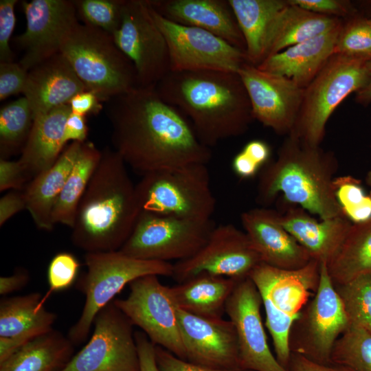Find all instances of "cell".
<instances>
[{"instance_id":"6da1fadb","label":"cell","mask_w":371,"mask_h":371,"mask_svg":"<svg viewBox=\"0 0 371 371\" xmlns=\"http://www.w3.org/2000/svg\"><path fill=\"white\" fill-rule=\"evenodd\" d=\"M156 87V86H155ZM155 87H137L105 103L113 149L142 176L193 164H207L210 148Z\"/></svg>"},{"instance_id":"7a4b0ae2","label":"cell","mask_w":371,"mask_h":371,"mask_svg":"<svg viewBox=\"0 0 371 371\" xmlns=\"http://www.w3.org/2000/svg\"><path fill=\"white\" fill-rule=\"evenodd\" d=\"M155 87L164 100L190 119L197 137L208 148L243 135L254 119L238 73L170 71Z\"/></svg>"},{"instance_id":"3957f363","label":"cell","mask_w":371,"mask_h":371,"mask_svg":"<svg viewBox=\"0 0 371 371\" xmlns=\"http://www.w3.org/2000/svg\"><path fill=\"white\" fill-rule=\"evenodd\" d=\"M140 212L126 164L105 147L79 203L71 241L86 253L120 250Z\"/></svg>"},{"instance_id":"277c9868","label":"cell","mask_w":371,"mask_h":371,"mask_svg":"<svg viewBox=\"0 0 371 371\" xmlns=\"http://www.w3.org/2000/svg\"><path fill=\"white\" fill-rule=\"evenodd\" d=\"M337 169L333 153L308 146L289 134L276 159L259 172L256 202L267 207L280 196L322 220L344 215L333 188Z\"/></svg>"},{"instance_id":"5b68a950","label":"cell","mask_w":371,"mask_h":371,"mask_svg":"<svg viewBox=\"0 0 371 371\" xmlns=\"http://www.w3.org/2000/svg\"><path fill=\"white\" fill-rule=\"evenodd\" d=\"M60 53L102 102L138 87L133 63L102 30L77 23L63 39Z\"/></svg>"},{"instance_id":"8992f818","label":"cell","mask_w":371,"mask_h":371,"mask_svg":"<svg viewBox=\"0 0 371 371\" xmlns=\"http://www.w3.org/2000/svg\"><path fill=\"white\" fill-rule=\"evenodd\" d=\"M320 265L312 259L300 269L288 270L261 262L249 276L262 300L265 324L272 338L276 357L287 370L291 356L289 332L313 292L317 290Z\"/></svg>"},{"instance_id":"52a82bcc","label":"cell","mask_w":371,"mask_h":371,"mask_svg":"<svg viewBox=\"0 0 371 371\" xmlns=\"http://www.w3.org/2000/svg\"><path fill=\"white\" fill-rule=\"evenodd\" d=\"M85 262L87 271L77 282L78 289L85 296V304L67 335L74 344L87 339L95 315L126 285L148 275L171 277L173 271L170 262L138 259L120 250L87 252Z\"/></svg>"},{"instance_id":"ba28073f","label":"cell","mask_w":371,"mask_h":371,"mask_svg":"<svg viewBox=\"0 0 371 371\" xmlns=\"http://www.w3.org/2000/svg\"><path fill=\"white\" fill-rule=\"evenodd\" d=\"M135 185L141 212L197 221L211 219L216 199L207 164L150 172Z\"/></svg>"},{"instance_id":"9c48e42d","label":"cell","mask_w":371,"mask_h":371,"mask_svg":"<svg viewBox=\"0 0 371 371\" xmlns=\"http://www.w3.org/2000/svg\"><path fill=\"white\" fill-rule=\"evenodd\" d=\"M367 62L341 54L333 55L304 89L300 109L289 134L308 146H319L333 111L364 84Z\"/></svg>"},{"instance_id":"30bf717a","label":"cell","mask_w":371,"mask_h":371,"mask_svg":"<svg viewBox=\"0 0 371 371\" xmlns=\"http://www.w3.org/2000/svg\"><path fill=\"white\" fill-rule=\"evenodd\" d=\"M215 226L212 218L197 221L141 212L120 251L142 260L181 261L205 244Z\"/></svg>"},{"instance_id":"8fae6325","label":"cell","mask_w":371,"mask_h":371,"mask_svg":"<svg viewBox=\"0 0 371 371\" xmlns=\"http://www.w3.org/2000/svg\"><path fill=\"white\" fill-rule=\"evenodd\" d=\"M350 322L332 280L326 262L320 265L317 291L293 322L289 335L291 353L314 362L331 363L335 344Z\"/></svg>"},{"instance_id":"7c38bea8","label":"cell","mask_w":371,"mask_h":371,"mask_svg":"<svg viewBox=\"0 0 371 371\" xmlns=\"http://www.w3.org/2000/svg\"><path fill=\"white\" fill-rule=\"evenodd\" d=\"M87 344L58 371H139L133 324L113 300L93 320Z\"/></svg>"},{"instance_id":"4fadbf2b","label":"cell","mask_w":371,"mask_h":371,"mask_svg":"<svg viewBox=\"0 0 371 371\" xmlns=\"http://www.w3.org/2000/svg\"><path fill=\"white\" fill-rule=\"evenodd\" d=\"M130 292L115 304L133 325L140 328L155 346L186 360L177 317V307L170 287L158 276L148 275L130 283Z\"/></svg>"},{"instance_id":"5bb4252c","label":"cell","mask_w":371,"mask_h":371,"mask_svg":"<svg viewBox=\"0 0 371 371\" xmlns=\"http://www.w3.org/2000/svg\"><path fill=\"white\" fill-rule=\"evenodd\" d=\"M112 35L133 63L139 87H155L170 71L166 40L146 0H125L120 26Z\"/></svg>"},{"instance_id":"9a60e30c","label":"cell","mask_w":371,"mask_h":371,"mask_svg":"<svg viewBox=\"0 0 371 371\" xmlns=\"http://www.w3.org/2000/svg\"><path fill=\"white\" fill-rule=\"evenodd\" d=\"M148 7L166 40L170 71L237 73L240 67L247 62L244 51L221 38L198 27L170 21Z\"/></svg>"},{"instance_id":"2e32d148","label":"cell","mask_w":371,"mask_h":371,"mask_svg":"<svg viewBox=\"0 0 371 371\" xmlns=\"http://www.w3.org/2000/svg\"><path fill=\"white\" fill-rule=\"evenodd\" d=\"M261 262L245 232L233 224H223L215 226L194 255L173 265L171 277L177 283L203 273L241 280L249 277Z\"/></svg>"},{"instance_id":"e0dca14e","label":"cell","mask_w":371,"mask_h":371,"mask_svg":"<svg viewBox=\"0 0 371 371\" xmlns=\"http://www.w3.org/2000/svg\"><path fill=\"white\" fill-rule=\"evenodd\" d=\"M237 73L247 93L253 118L277 134L288 135L295 124L304 89L248 62Z\"/></svg>"},{"instance_id":"ac0fdd59","label":"cell","mask_w":371,"mask_h":371,"mask_svg":"<svg viewBox=\"0 0 371 371\" xmlns=\"http://www.w3.org/2000/svg\"><path fill=\"white\" fill-rule=\"evenodd\" d=\"M21 4L26 28L14 41L25 52L19 63L28 71L60 53L63 39L78 21L73 1L32 0Z\"/></svg>"},{"instance_id":"d6986e66","label":"cell","mask_w":371,"mask_h":371,"mask_svg":"<svg viewBox=\"0 0 371 371\" xmlns=\"http://www.w3.org/2000/svg\"><path fill=\"white\" fill-rule=\"evenodd\" d=\"M262 300L249 277L239 280L230 295L225 313L234 324L243 370L289 371L271 352L263 326Z\"/></svg>"},{"instance_id":"ffe728a7","label":"cell","mask_w":371,"mask_h":371,"mask_svg":"<svg viewBox=\"0 0 371 371\" xmlns=\"http://www.w3.org/2000/svg\"><path fill=\"white\" fill-rule=\"evenodd\" d=\"M186 361L209 368L243 370L235 327L229 320L199 317L177 308Z\"/></svg>"},{"instance_id":"44dd1931","label":"cell","mask_w":371,"mask_h":371,"mask_svg":"<svg viewBox=\"0 0 371 371\" xmlns=\"http://www.w3.org/2000/svg\"><path fill=\"white\" fill-rule=\"evenodd\" d=\"M240 221L262 262L293 270L311 260L308 251L284 227L277 210L256 207L243 212Z\"/></svg>"},{"instance_id":"7402d4cb","label":"cell","mask_w":371,"mask_h":371,"mask_svg":"<svg viewBox=\"0 0 371 371\" xmlns=\"http://www.w3.org/2000/svg\"><path fill=\"white\" fill-rule=\"evenodd\" d=\"M166 19L198 27L245 53V42L228 0H146Z\"/></svg>"},{"instance_id":"603a6c76","label":"cell","mask_w":371,"mask_h":371,"mask_svg":"<svg viewBox=\"0 0 371 371\" xmlns=\"http://www.w3.org/2000/svg\"><path fill=\"white\" fill-rule=\"evenodd\" d=\"M284 227L305 248L313 260L328 263L344 240L352 222L344 215L317 221L302 207L278 198Z\"/></svg>"},{"instance_id":"cb8c5ba5","label":"cell","mask_w":371,"mask_h":371,"mask_svg":"<svg viewBox=\"0 0 371 371\" xmlns=\"http://www.w3.org/2000/svg\"><path fill=\"white\" fill-rule=\"evenodd\" d=\"M85 90L69 61L58 53L28 71L23 94L34 120L56 107L69 104L75 95Z\"/></svg>"},{"instance_id":"d4e9b609","label":"cell","mask_w":371,"mask_h":371,"mask_svg":"<svg viewBox=\"0 0 371 371\" xmlns=\"http://www.w3.org/2000/svg\"><path fill=\"white\" fill-rule=\"evenodd\" d=\"M341 23L334 29L271 55L257 67L305 89L335 54Z\"/></svg>"},{"instance_id":"484cf974","label":"cell","mask_w":371,"mask_h":371,"mask_svg":"<svg viewBox=\"0 0 371 371\" xmlns=\"http://www.w3.org/2000/svg\"><path fill=\"white\" fill-rule=\"evenodd\" d=\"M70 113L69 105L63 104L34 118L18 159L30 181L49 168L66 147L64 130Z\"/></svg>"},{"instance_id":"4316f807","label":"cell","mask_w":371,"mask_h":371,"mask_svg":"<svg viewBox=\"0 0 371 371\" xmlns=\"http://www.w3.org/2000/svg\"><path fill=\"white\" fill-rule=\"evenodd\" d=\"M82 144L73 142L66 146L56 161L34 177L23 190L26 210L38 229L44 231L54 229L52 210L77 160Z\"/></svg>"},{"instance_id":"83f0119b","label":"cell","mask_w":371,"mask_h":371,"mask_svg":"<svg viewBox=\"0 0 371 371\" xmlns=\"http://www.w3.org/2000/svg\"><path fill=\"white\" fill-rule=\"evenodd\" d=\"M238 280L203 273L170 287V291L178 308L199 317L221 319Z\"/></svg>"},{"instance_id":"f1b7e54d","label":"cell","mask_w":371,"mask_h":371,"mask_svg":"<svg viewBox=\"0 0 371 371\" xmlns=\"http://www.w3.org/2000/svg\"><path fill=\"white\" fill-rule=\"evenodd\" d=\"M341 23L340 19L311 12L287 1L271 25L265 60L291 46L326 33Z\"/></svg>"},{"instance_id":"f546056e","label":"cell","mask_w":371,"mask_h":371,"mask_svg":"<svg viewBox=\"0 0 371 371\" xmlns=\"http://www.w3.org/2000/svg\"><path fill=\"white\" fill-rule=\"evenodd\" d=\"M39 293L11 297L0 302V337L32 339L53 330L56 315L47 311Z\"/></svg>"},{"instance_id":"4dcf8cb0","label":"cell","mask_w":371,"mask_h":371,"mask_svg":"<svg viewBox=\"0 0 371 371\" xmlns=\"http://www.w3.org/2000/svg\"><path fill=\"white\" fill-rule=\"evenodd\" d=\"M245 42L249 63L265 60L267 36L277 14L287 4L282 0H228Z\"/></svg>"},{"instance_id":"1f68e13d","label":"cell","mask_w":371,"mask_h":371,"mask_svg":"<svg viewBox=\"0 0 371 371\" xmlns=\"http://www.w3.org/2000/svg\"><path fill=\"white\" fill-rule=\"evenodd\" d=\"M74 344L54 329L23 345L0 363V371H58L71 359Z\"/></svg>"},{"instance_id":"d6a6232c","label":"cell","mask_w":371,"mask_h":371,"mask_svg":"<svg viewBox=\"0 0 371 371\" xmlns=\"http://www.w3.org/2000/svg\"><path fill=\"white\" fill-rule=\"evenodd\" d=\"M326 265L334 286L371 273V217L352 223L338 251Z\"/></svg>"},{"instance_id":"836d02e7","label":"cell","mask_w":371,"mask_h":371,"mask_svg":"<svg viewBox=\"0 0 371 371\" xmlns=\"http://www.w3.org/2000/svg\"><path fill=\"white\" fill-rule=\"evenodd\" d=\"M102 156L91 142L82 143L77 160L67 177L52 213L53 224L73 227L80 200Z\"/></svg>"},{"instance_id":"e575fe53","label":"cell","mask_w":371,"mask_h":371,"mask_svg":"<svg viewBox=\"0 0 371 371\" xmlns=\"http://www.w3.org/2000/svg\"><path fill=\"white\" fill-rule=\"evenodd\" d=\"M34 122L32 109L23 96L0 109V158L21 153Z\"/></svg>"},{"instance_id":"d590c367","label":"cell","mask_w":371,"mask_h":371,"mask_svg":"<svg viewBox=\"0 0 371 371\" xmlns=\"http://www.w3.org/2000/svg\"><path fill=\"white\" fill-rule=\"evenodd\" d=\"M331 363L353 371H371V333L350 326L335 344Z\"/></svg>"},{"instance_id":"8d00e7d4","label":"cell","mask_w":371,"mask_h":371,"mask_svg":"<svg viewBox=\"0 0 371 371\" xmlns=\"http://www.w3.org/2000/svg\"><path fill=\"white\" fill-rule=\"evenodd\" d=\"M350 322V326L371 333V273L334 286Z\"/></svg>"},{"instance_id":"74e56055","label":"cell","mask_w":371,"mask_h":371,"mask_svg":"<svg viewBox=\"0 0 371 371\" xmlns=\"http://www.w3.org/2000/svg\"><path fill=\"white\" fill-rule=\"evenodd\" d=\"M78 18L83 24L113 34L120 26L125 0H75Z\"/></svg>"},{"instance_id":"f35d334b","label":"cell","mask_w":371,"mask_h":371,"mask_svg":"<svg viewBox=\"0 0 371 371\" xmlns=\"http://www.w3.org/2000/svg\"><path fill=\"white\" fill-rule=\"evenodd\" d=\"M335 54L371 60V25L368 19L352 17L345 24L342 23Z\"/></svg>"},{"instance_id":"ab89813d","label":"cell","mask_w":371,"mask_h":371,"mask_svg":"<svg viewBox=\"0 0 371 371\" xmlns=\"http://www.w3.org/2000/svg\"><path fill=\"white\" fill-rule=\"evenodd\" d=\"M80 263L76 257L66 251L56 254L51 260L47 272L49 290L43 296L42 303L51 294L67 289L74 284L80 269Z\"/></svg>"},{"instance_id":"60d3db41","label":"cell","mask_w":371,"mask_h":371,"mask_svg":"<svg viewBox=\"0 0 371 371\" xmlns=\"http://www.w3.org/2000/svg\"><path fill=\"white\" fill-rule=\"evenodd\" d=\"M333 188L336 199L344 216L359 205L367 196L360 181L351 176L335 177Z\"/></svg>"},{"instance_id":"b9f144b4","label":"cell","mask_w":371,"mask_h":371,"mask_svg":"<svg viewBox=\"0 0 371 371\" xmlns=\"http://www.w3.org/2000/svg\"><path fill=\"white\" fill-rule=\"evenodd\" d=\"M18 0L0 1V63L13 62L10 41L16 23L14 12Z\"/></svg>"},{"instance_id":"7bdbcfd3","label":"cell","mask_w":371,"mask_h":371,"mask_svg":"<svg viewBox=\"0 0 371 371\" xmlns=\"http://www.w3.org/2000/svg\"><path fill=\"white\" fill-rule=\"evenodd\" d=\"M27 74L19 63H0V100L23 93Z\"/></svg>"},{"instance_id":"ee69618b","label":"cell","mask_w":371,"mask_h":371,"mask_svg":"<svg viewBox=\"0 0 371 371\" xmlns=\"http://www.w3.org/2000/svg\"><path fill=\"white\" fill-rule=\"evenodd\" d=\"M288 3L318 14L340 19L352 13L350 3L341 0H289Z\"/></svg>"},{"instance_id":"f6af8a7d","label":"cell","mask_w":371,"mask_h":371,"mask_svg":"<svg viewBox=\"0 0 371 371\" xmlns=\"http://www.w3.org/2000/svg\"><path fill=\"white\" fill-rule=\"evenodd\" d=\"M30 179L17 160L0 158V192L23 190Z\"/></svg>"},{"instance_id":"bcb514c9","label":"cell","mask_w":371,"mask_h":371,"mask_svg":"<svg viewBox=\"0 0 371 371\" xmlns=\"http://www.w3.org/2000/svg\"><path fill=\"white\" fill-rule=\"evenodd\" d=\"M155 357L160 371H234L200 366L183 360L164 348L155 346ZM250 371V370H237Z\"/></svg>"},{"instance_id":"7dc6e473","label":"cell","mask_w":371,"mask_h":371,"mask_svg":"<svg viewBox=\"0 0 371 371\" xmlns=\"http://www.w3.org/2000/svg\"><path fill=\"white\" fill-rule=\"evenodd\" d=\"M71 112L85 115H97L103 108L102 102L93 91L85 90L75 95L69 101Z\"/></svg>"},{"instance_id":"c3c4849f","label":"cell","mask_w":371,"mask_h":371,"mask_svg":"<svg viewBox=\"0 0 371 371\" xmlns=\"http://www.w3.org/2000/svg\"><path fill=\"white\" fill-rule=\"evenodd\" d=\"M26 210L23 190H11L0 199V227L21 211Z\"/></svg>"},{"instance_id":"681fc988","label":"cell","mask_w":371,"mask_h":371,"mask_svg":"<svg viewBox=\"0 0 371 371\" xmlns=\"http://www.w3.org/2000/svg\"><path fill=\"white\" fill-rule=\"evenodd\" d=\"M137 344L139 371H160L156 361L155 345L143 332L135 333Z\"/></svg>"},{"instance_id":"f907efd6","label":"cell","mask_w":371,"mask_h":371,"mask_svg":"<svg viewBox=\"0 0 371 371\" xmlns=\"http://www.w3.org/2000/svg\"><path fill=\"white\" fill-rule=\"evenodd\" d=\"M89 128L86 116L74 112L69 115L65 125L64 139L68 142H85L88 135Z\"/></svg>"},{"instance_id":"816d5d0a","label":"cell","mask_w":371,"mask_h":371,"mask_svg":"<svg viewBox=\"0 0 371 371\" xmlns=\"http://www.w3.org/2000/svg\"><path fill=\"white\" fill-rule=\"evenodd\" d=\"M288 370L289 371H353L341 365L316 363L295 353H291Z\"/></svg>"},{"instance_id":"f5cc1de1","label":"cell","mask_w":371,"mask_h":371,"mask_svg":"<svg viewBox=\"0 0 371 371\" xmlns=\"http://www.w3.org/2000/svg\"><path fill=\"white\" fill-rule=\"evenodd\" d=\"M232 167L235 175L241 179H248L255 177L258 172H260L261 168L242 150L234 156Z\"/></svg>"},{"instance_id":"db71d44e","label":"cell","mask_w":371,"mask_h":371,"mask_svg":"<svg viewBox=\"0 0 371 371\" xmlns=\"http://www.w3.org/2000/svg\"><path fill=\"white\" fill-rule=\"evenodd\" d=\"M30 280V275L24 269H16L12 275L0 278V294L5 295L23 288Z\"/></svg>"},{"instance_id":"11a10c76","label":"cell","mask_w":371,"mask_h":371,"mask_svg":"<svg viewBox=\"0 0 371 371\" xmlns=\"http://www.w3.org/2000/svg\"><path fill=\"white\" fill-rule=\"evenodd\" d=\"M242 150L261 168L269 161L271 149L268 144L263 140H251L244 146Z\"/></svg>"},{"instance_id":"9f6ffc18","label":"cell","mask_w":371,"mask_h":371,"mask_svg":"<svg viewBox=\"0 0 371 371\" xmlns=\"http://www.w3.org/2000/svg\"><path fill=\"white\" fill-rule=\"evenodd\" d=\"M30 340L23 337H0V363L7 359Z\"/></svg>"},{"instance_id":"6f0895ef","label":"cell","mask_w":371,"mask_h":371,"mask_svg":"<svg viewBox=\"0 0 371 371\" xmlns=\"http://www.w3.org/2000/svg\"><path fill=\"white\" fill-rule=\"evenodd\" d=\"M356 93V98L358 102L368 103L371 101V60L367 62L365 82Z\"/></svg>"},{"instance_id":"680465c9","label":"cell","mask_w":371,"mask_h":371,"mask_svg":"<svg viewBox=\"0 0 371 371\" xmlns=\"http://www.w3.org/2000/svg\"><path fill=\"white\" fill-rule=\"evenodd\" d=\"M366 182L371 189V170L368 171L366 177Z\"/></svg>"},{"instance_id":"91938a15","label":"cell","mask_w":371,"mask_h":371,"mask_svg":"<svg viewBox=\"0 0 371 371\" xmlns=\"http://www.w3.org/2000/svg\"><path fill=\"white\" fill-rule=\"evenodd\" d=\"M368 20H369V22H370V25H371V18H370V19H368Z\"/></svg>"}]
</instances>
